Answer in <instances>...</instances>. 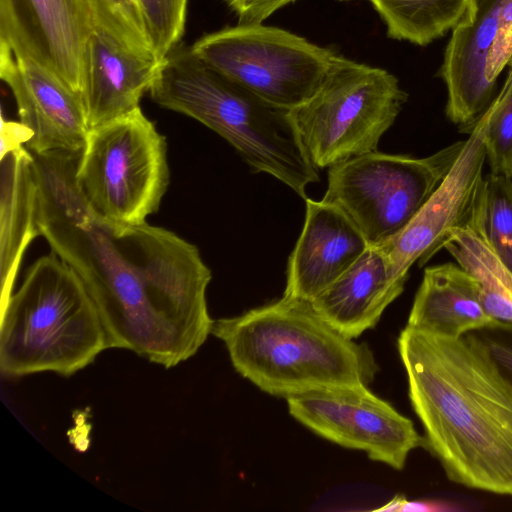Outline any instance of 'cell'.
<instances>
[{
	"label": "cell",
	"instance_id": "6da1fadb",
	"mask_svg": "<svg viewBox=\"0 0 512 512\" xmlns=\"http://www.w3.org/2000/svg\"><path fill=\"white\" fill-rule=\"evenodd\" d=\"M80 153L33 154L40 236L84 283L108 349L175 367L212 334L211 270L194 244L170 230L94 212L75 181Z\"/></svg>",
	"mask_w": 512,
	"mask_h": 512
},
{
	"label": "cell",
	"instance_id": "7a4b0ae2",
	"mask_svg": "<svg viewBox=\"0 0 512 512\" xmlns=\"http://www.w3.org/2000/svg\"><path fill=\"white\" fill-rule=\"evenodd\" d=\"M398 351L424 446L447 477L512 495V388L469 334L448 338L406 326Z\"/></svg>",
	"mask_w": 512,
	"mask_h": 512
},
{
	"label": "cell",
	"instance_id": "3957f363",
	"mask_svg": "<svg viewBox=\"0 0 512 512\" xmlns=\"http://www.w3.org/2000/svg\"><path fill=\"white\" fill-rule=\"evenodd\" d=\"M235 370L262 391L288 398L338 386H368L378 372L366 344L342 335L310 302L287 297L214 321Z\"/></svg>",
	"mask_w": 512,
	"mask_h": 512
},
{
	"label": "cell",
	"instance_id": "277c9868",
	"mask_svg": "<svg viewBox=\"0 0 512 512\" xmlns=\"http://www.w3.org/2000/svg\"><path fill=\"white\" fill-rule=\"evenodd\" d=\"M159 106L191 117L220 135L254 172L266 173L306 199L319 181L290 110L222 74L182 42L162 60L149 90Z\"/></svg>",
	"mask_w": 512,
	"mask_h": 512
},
{
	"label": "cell",
	"instance_id": "5b68a950",
	"mask_svg": "<svg viewBox=\"0 0 512 512\" xmlns=\"http://www.w3.org/2000/svg\"><path fill=\"white\" fill-rule=\"evenodd\" d=\"M0 311V369L7 377H70L108 349L98 309L53 252L38 258Z\"/></svg>",
	"mask_w": 512,
	"mask_h": 512
},
{
	"label": "cell",
	"instance_id": "8992f818",
	"mask_svg": "<svg viewBox=\"0 0 512 512\" xmlns=\"http://www.w3.org/2000/svg\"><path fill=\"white\" fill-rule=\"evenodd\" d=\"M407 96L387 70L335 54L319 87L290 115L311 161L321 169L377 151Z\"/></svg>",
	"mask_w": 512,
	"mask_h": 512
},
{
	"label": "cell",
	"instance_id": "52a82bcc",
	"mask_svg": "<svg viewBox=\"0 0 512 512\" xmlns=\"http://www.w3.org/2000/svg\"><path fill=\"white\" fill-rule=\"evenodd\" d=\"M165 137L141 111L89 129L75 181L87 204L108 221L142 224L169 185Z\"/></svg>",
	"mask_w": 512,
	"mask_h": 512
},
{
	"label": "cell",
	"instance_id": "ba28073f",
	"mask_svg": "<svg viewBox=\"0 0 512 512\" xmlns=\"http://www.w3.org/2000/svg\"><path fill=\"white\" fill-rule=\"evenodd\" d=\"M465 140L436 153L414 158L378 151L329 167L322 201L340 209L379 247L403 229L442 183Z\"/></svg>",
	"mask_w": 512,
	"mask_h": 512
},
{
	"label": "cell",
	"instance_id": "9c48e42d",
	"mask_svg": "<svg viewBox=\"0 0 512 512\" xmlns=\"http://www.w3.org/2000/svg\"><path fill=\"white\" fill-rule=\"evenodd\" d=\"M191 48L222 74L289 110L316 91L336 54L262 23L223 28L202 36Z\"/></svg>",
	"mask_w": 512,
	"mask_h": 512
},
{
	"label": "cell",
	"instance_id": "30bf717a",
	"mask_svg": "<svg viewBox=\"0 0 512 512\" xmlns=\"http://www.w3.org/2000/svg\"><path fill=\"white\" fill-rule=\"evenodd\" d=\"M290 415L317 435L402 470L424 446L413 422L367 386H338L286 398Z\"/></svg>",
	"mask_w": 512,
	"mask_h": 512
},
{
	"label": "cell",
	"instance_id": "8fae6325",
	"mask_svg": "<svg viewBox=\"0 0 512 512\" xmlns=\"http://www.w3.org/2000/svg\"><path fill=\"white\" fill-rule=\"evenodd\" d=\"M90 0H0V50L36 63L81 97Z\"/></svg>",
	"mask_w": 512,
	"mask_h": 512
},
{
	"label": "cell",
	"instance_id": "7c38bea8",
	"mask_svg": "<svg viewBox=\"0 0 512 512\" xmlns=\"http://www.w3.org/2000/svg\"><path fill=\"white\" fill-rule=\"evenodd\" d=\"M489 118L488 106L439 187L403 229L379 246L398 277L407 280L413 264L426 263L471 217L484 190V141Z\"/></svg>",
	"mask_w": 512,
	"mask_h": 512
},
{
	"label": "cell",
	"instance_id": "4fadbf2b",
	"mask_svg": "<svg viewBox=\"0 0 512 512\" xmlns=\"http://www.w3.org/2000/svg\"><path fill=\"white\" fill-rule=\"evenodd\" d=\"M0 76L10 87L20 121L33 137L32 154L81 152L89 132L81 97L36 63L0 50Z\"/></svg>",
	"mask_w": 512,
	"mask_h": 512
},
{
	"label": "cell",
	"instance_id": "5bb4252c",
	"mask_svg": "<svg viewBox=\"0 0 512 512\" xmlns=\"http://www.w3.org/2000/svg\"><path fill=\"white\" fill-rule=\"evenodd\" d=\"M302 232L289 256L284 295L311 302L370 247L337 207L306 198Z\"/></svg>",
	"mask_w": 512,
	"mask_h": 512
},
{
	"label": "cell",
	"instance_id": "9a60e30c",
	"mask_svg": "<svg viewBox=\"0 0 512 512\" xmlns=\"http://www.w3.org/2000/svg\"><path fill=\"white\" fill-rule=\"evenodd\" d=\"M502 0H476L452 29L440 76L447 88L446 115L470 131L492 101L495 83L487 76L488 57L498 29Z\"/></svg>",
	"mask_w": 512,
	"mask_h": 512
},
{
	"label": "cell",
	"instance_id": "2e32d148",
	"mask_svg": "<svg viewBox=\"0 0 512 512\" xmlns=\"http://www.w3.org/2000/svg\"><path fill=\"white\" fill-rule=\"evenodd\" d=\"M161 62L136 55L96 26L85 49L81 91L89 129L139 108Z\"/></svg>",
	"mask_w": 512,
	"mask_h": 512
},
{
	"label": "cell",
	"instance_id": "e0dca14e",
	"mask_svg": "<svg viewBox=\"0 0 512 512\" xmlns=\"http://www.w3.org/2000/svg\"><path fill=\"white\" fill-rule=\"evenodd\" d=\"M398 277L379 247L370 246L335 282L310 303L347 338L374 328L385 309L403 292Z\"/></svg>",
	"mask_w": 512,
	"mask_h": 512
},
{
	"label": "cell",
	"instance_id": "ac0fdd59",
	"mask_svg": "<svg viewBox=\"0 0 512 512\" xmlns=\"http://www.w3.org/2000/svg\"><path fill=\"white\" fill-rule=\"evenodd\" d=\"M494 321L484 310L478 281L458 263L424 270L407 326L448 338H459Z\"/></svg>",
	"mask_w": 512,
	"mask_h": 512
},
{
	"label": "cell",
	"instance_id": "d6986e66",
	"mask_svg": "<svg viewBox=\"0 0 512 512\" xmlns=\"http://www.w3.org/2000/svg\"><path fill=\"white\" fill-rule=\"evenodd\" d=\"M0 160L1 307L13 293L24 254L40 229L33 154L23 146Z\"/></svg>",
	"mask_w": 512,
	"mask_h": 512
},
{
	"label": "cell",
	"instance_id": "ffe728a7",
	"mask_svg": "<svg viewBox=\"0 0 512 512\" xmlns=\"http://www.w3.org/2000/svg\"><path fill=\"white\" fill-rule=\"evenodd\" d=\"M484 222L485 183L471 217L452 232L443 248L478 281L486 313L493 320L512 323V274L491 248Z\"/></svg>",
	"mask_w": 512,
	"mask_h": 512
},
{
	"label": "cell",
	"instance_id": "44dd1931",
	"mask_svg": "<svg viewBox=\"0 0 512 512\" xmlns=\"http://www.w3.org/2000/svg\"><path fill=\"white\" fill-rule=\"evenodd\" d=\"M396 40L425 46L458 25L476 0H367Z\"/></svg>",
	"mask_w": 512,
	"mask_h": 512
},
{
	"label": "cell",
	"instance_id": "7402d4cb",
	"mask_svg": "<svg viewBox=\"0 0 512 512\" xmlns=\"http://www.w3.org/2000/svg\"><path fill=\"white\" fill-rule=\"evenodd\" d=\"M96 26L138 56L158 60L136 0H90ZM159 61V60H158Z\"/></svg>",
	"mask_w": 512,
	"mask_h": 512
},
{
	"label": "cell",
	"instance_id": "603a6c76",
	"mask_svg": "<svg viewBox=\"0 0 512 512\" xmlns=\"http://www.w3.org/2000/svg\"><path fill=\"white\" fill-rule=\"evenodd\" d=\"M487 240L512 274V178L490 173L485 178V222Z\"/></svg>",
	"mask_w": 512,
	"mask_h": 512
},
{
	"label": "cell",
	"instance_id": "cb8c5ba5",
	"mask_svg": "<svg viewBox=\"0 0 512 512\" xmlns=\"http://www.w3.org/2000/svg\"><path fill=\"white\" fill-rule=\"evenodd\" d=\"M489 108L490 118L484 141L486 160L492 174L512 178V66Z\"/></svg>",
	"mask_w": 512,
	"mask_h": 512
},
{
	"label": "cell",
	"instance_id": "d4e9b609",
	"mask_svg": "<svg viewBox=\"0 0 512 512\" xmlns=\"http://www.w3.org/2000/svg\"><path fill=\"white\" fill-rule=\"evenodd\" d=\"M148 39L159 61L180 42L185 30L187 0H136Z\"/></svg>",
	"mask_w": 512,
	"mask_h": 512
},
{
	"label": "cell",
	"instance_id": "484cf974",
	"mask_svg": "<svg viewBox=\"0 0 512 512\" xmlns=\"http://www.w3.org/2000/svg\"><path fill=\"white\" fill-rule=\"evenodd\" d=\"M469 334L512 388V323L494 320Z\"/></svg>",
	"mask_w": 512,
	"mask_h": 512
},
{
	"label": "cell",
	"instance_id": "4316f807",
	"mask_svg": "<svg viewBox=\"0 0 512 512\" xmlns=\"http://www.w3.org/2000/svg\"><path fill=\"white\" fill-rule=\"evenodd\" d=\"M507 66H512V0L501 1L497 34L488 57V79L496 83Z\"/></svg>",
	"mask_w": 512,
	"mask_h": 512
},
{
	"label": "cell",
	"instance_id": "83f0119b",
	"mask_svg": "<svg viewBox=\"0 0 512 512\" xmlns=\"http://www.w3.org/2000/svg\"><path fill=\"white\" fill-rule=\"evenodd\" d=\"M236 14L238 23L259 24L295 0H223Z\"/></svg>",
	"mask_w": 512,
	"mask_h": 512
},
{
	"label": "cell",
	"instance_id": "f1b7e54d",
	"mask_svg": "<svg viewBox=\"0 0 512 512\" xmlns=\"http://www.w3.org/2000/svg\"><path fill=\"white\" fill-rule=\"evenodd\" d=\"M33 137L32 130L20 120L9 121L1 117L0 158L7 153L26 145Z\"/></svg>",
	"mask_w": 512,
	"mask_h": 512
},
{
	"label": "cell",
	"instance_id": "f546056e",
	"mask_svg": "<svg viewBox=\"0 0 512 512\" xmlns=\"http://www.w3.org/2000/svg\"><path fill=\"white\" fill-rule=\"evenodd\" d=\"M378 510L384 511H420V512H454L460 511L454 503L442 500L408 501L402 496H396L384 507Z\"/></svg>",
	"mask_w": 512,
	"mask_h": 512
},
{
	"label": "cell",
	"instance_id": "4dcf8cb0",
	"mask_svg": "<svg viewBox=\"0 0 512 512\" xmlns=\"http://www.w3.org/2000/svg\"><path fill=\"white\" fill-rule=\"evenodd\" d=\"M340 1H349V0H340Z\"/></svg>",
	"mask_w": 512,
	"mask_h": 512
}]
</instances>
